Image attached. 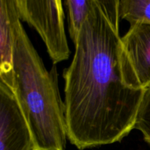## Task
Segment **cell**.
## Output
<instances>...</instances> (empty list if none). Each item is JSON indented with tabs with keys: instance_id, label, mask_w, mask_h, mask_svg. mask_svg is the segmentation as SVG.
<instances>
[{
	"instance_id": "1",
	"label": "cell",
	"mask_w": 150,
	"mask_h": 150,
	"mask_svg": "<svg viewBox=\"0 0 150 150\" xmlns=\"http://www.w3.org/2000/svg\"><path fill=\"white\" fill-rule=\"evenodd\" d=\"M118 5L119 0H93L63 73L67 139L81 150L129 135L146 90L125 54Z\"/></svg>"
},
{
	"instance_id": "2",
	"label": "cell",
	"mask_w": 150,
	"mask_h": 150,
	"mask_svg": "<svg viewBox=\"0 0 150 150\" xmlns=\"http://www.w3.org/2000/svg\"><path fill=\"white\" fill-rule=\"evenodd\" d=\"M13 91L29 125L38 150H64L65 108L54 64L47 70L16 12L13 20Z\"/></svg>"
},
{
	"instance_id": "3",
	"label": "cell",
	"mask_w": 150,
	"mask_h": 150,
	"mask_svg": "<svg viewBox=\"0 0 150 150\" xmlns=\"http://www.w3.org/2000/svg\"><path fill=\"white\" fill-rule=\"evenodd\" d=\"M61 0H15L21 21L38 32L53 64L68 59L70 50L64 30V14Z\"/></svg>"
},
{
	"instance_id": "4",
	"label": "cell",
	"mask_w": 150,
	"mask_h": 150,
	"mask_svg": "<svg viewBox=\"0 0 150 150\" xmlns=\"http://www.w3.org/2000/svg\"><path fill=\"white\" fill-rule=\"evenodd\" d=\"M0 150H38L13 89L0 81Z\"/></svg>"
},
{
	"instance_id": "5",
	"label": "cell",
	"mask_w": 150,
	"mask_h": 150,
	"mask_svg": "<svg viewBox=\"0 0 150 150\" xmlns=\"http://www.w3.org/2000/svg\"><path fill=\"white\" fill-rule=\"evenodd\" d=\"M123 49L129 64L143 89L150 87V24L130 25L122 37Z\"/></svg>"
},
{
	"instance_id": "6",
	"label": "cell",
	"mask_w": 150,
	"mask_h": 150,
	"mask_svg": "<svg viewBox=\"0 0 150 150\" xmlns=\"http://www.w3.org/2000/svg\"><path fill=\"white\" fill-rule=\"evenodd\" d=\"M15 0H0V81L13 88Z\"/></svg>"
},
{
	"instance_id": "7",
	"label": "cell",
	"mask_w": 150,
	"mask_h": 150,
	"mask_svg": "<svg viewBox=\"0 0 150 150\" xmlns=\"http://www.w3.org/2000/svg\"><path fill=\"white\" fill-rule=\"evenodd\" d=\"M68 31L73 43H76L81 28L93 6V0H66Z\"/></svg>"
},
{
	"instance_id": "8",
	"label": "cell",
	"mask_w": 150,
	"mask_h": 150,
	"mask_svg": "<svg viewBox=\"0 0 150 150\" xmlns=\"http://www.w3.org/2000/svg\"><path fill=\"white\" fill-rule=\"evenodd\" d=\"M119 17L130 25L150 24V0H119Z\"/></svg>"
},
{
	"instance_id": "9",
	"label": "cell",
	"mask_w": 150,
	"mask_h": 150,
	"mask_svg": "<svg viewBox=\"0 0 150 150\" xmlns=\"http://www.w3.org/2000/svg\"><path fill=\"white\" fill-rule=\"evenodd\" d=\"M134 129L142 132L144 141L150 146V87L145 90L142 98Z\"/></svg>"
}]
</instances>
